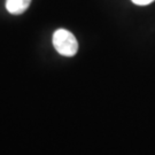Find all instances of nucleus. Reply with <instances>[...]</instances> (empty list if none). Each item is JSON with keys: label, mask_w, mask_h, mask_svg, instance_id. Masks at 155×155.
Segmentation results:
<instances>
[{"label": "nucleus", "mask_w": 155, "mask_h": 155, "mask_svg": "<svg viewBox=\"0 0 155 155\" xmlns=\"http://www.w3.org/2000/svg\"><path fill=\"white\" fill-rule=\"evenodd\" d=\"M53 45L63 56H74L78 51V41L76 37L66 29H58L53 33Z\"/></svg>", "instance_id": "obj_1"}, {"label": "nucleus", "mask_w": 155, "mask_h": 155, "mask_svg": "<svg viewBox=\"0 0 155 155\" xmlns=\"http://www.w3.org/2000/svg\"><path fill=\"white\" fill-rule=\"evenodd\" d=\"M31 0H6V9L13 15L22 14L28 9Z\"/></svg>", "instance_id": "obj_2"}, {"label": "nucleus", "mask_w": 155, "mask_h": 155, "mask_svg": "<svg viewBox=\"0 0 155 155\" xmlns=\"http://www.w3.org/2000/svg\"><path fill=\"white\" fill-rule=\"evenodd\" d=\"M133 4H136V5L138 6H146V5H150L152 4L154 0H131Z\"/></svg>", "instance_id": "obj_3"}]
</instances>
